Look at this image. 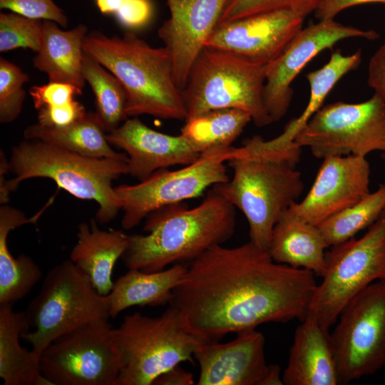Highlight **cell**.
Listing matches in <instances>:
<instances>
[{"instance_id":"6da1fadb","label":"cell","mask_w":385,"mask_h":385,"mask_svg":"<svg viewBox=\"0 0 385 385\" xmlns=\"http://www.w3.org/2000/svg\"><path fill=\"white\" fill-rule=\"evenodd\" d=\"M317 284L313 272L274 262L249 241L216 245L191 261L169 306L206 342L269 322H301Z\"/></svg>"},{"instance_id":"7a4b0ae2","label":"cell","mask_w":385,"mask_h":385,"mask_svg":"<svg viewBox=\"0 0 385 385\" xmlns=\"http://www.w3.org/2000/svg\"><path fill=\"white\" fill-rule=\"evenodd\" d=\"M235 207L212 188L197 206L181 202L151 212L145 217L146 235H129L121 257L125 265L145 272L192 261L207 250L222 245L233 235Z\"/></svg>"},{"instance_id":"3957f363","label":"cell","mask_w":385,"mask_h":385,"mask_svg":"<svg viewBox=\"0 0 385 385\" xmlns=\"http://www.w3.org/2000/svg\"><path fill=\"white\" fill-rule=\"evenodd\" d=\"M83 49L122 84L128 117L146 114L185 120L182 91L175 82L173 61L166 47H151L133 33L120 37L92 31L86 36Z\"/></svg>"},{"instance_id":"277c9868","label":"cell","mask_w":385,"mask_h":385,"mask_svg":"<svg viewBox=\"0 0 385 385\" xmlns=\"http://www.w3.org/2000/svg\"><path fill=\"white\" fill-rule=\"evenodd\" d=\"M128 161L82 155L40 140L21 141L14 146L9 171L14 178L1 175L0 202H9V194L26 179L46 178L74 197L95 200L96 220L111 222L121 210L112 182L128 173Z\"/></svg>"},{"instance_id":"5b68a950","label":"cell","mask_w":385,"mask_h":385,"mask_svg":"<svg viewBox=\"0 0 385 385\" xmlns=\"http://www.w3.org/2000/svg\"><path fill=\"white\" fill-rule=\"evenodd\" d=\"M113 337L120 360L117 385H153L181 362L195 364L194 352L206 342L190 332L178 311L169 306L160 316H125Z\"/></svg>"},{"instance_id":"8992f818","label":"cell","mask_w":385,"mask_h":385,"mask_svg":"<svg viewBox=\"0 0 385 385\" xmlns=\"http://www.w3.org/2000/svg\"><path fill=\"white\" fill-rule=\"evenodd\" d=\"M227 163L232 179L212 188L244 214L250 241L268 250L274 226L304 190L301 173L290 162L274 158L238 157Z\"/></svg>"},{"instance_id":"52a82bcc","label":"cell","mask_w":385,"mask_h":385,"mask_svg":"<svg viewBox=\"0 0 385 385\" xmlns=\"http://www.w3.org/2000/svg\"><path fill=\"white\" fill-rule=\"evenodd\" d=\"M267 66L203 48L182 91L185 120L212 110L235 108L249 113L258 127L273 123L264 101Z\"/></svg>"},{"instance_id":"ba28073f","label":"cell","mask_w":385,"mask_h":385,"mask_svg":"<svg viewBox=\"0 0 385 385\" xmlns=\"http://www.w3.org/2000/svg\"><path fill=\"white\" fill-rule=\"evenodd\" d=\"M110 297L100 294L90 279L71 260L53 267L26 314L30 324L21 338L40 357L59 336L83 324L110 317Z\"/></svg>"},{"instance_id":"9c48e42d","label":"cell","mask_w":385,"mask_h":385,"mask_svg":"<svg viewBox=\"0 0 385 385\" xmlns=\"http://www.w3.org/2000/svg\"><path fill=\"white\" fill-rule=\"evenodd\" d=\"M326 251V270L308 314L329 329L346 304L371 283L385 281V215L355 237Z\"/></svg>"},{"instance_id":"30bf717a","label":"cell","mask_w":385,"mask_h":385,"mask_svg":"<svg viewBox=\"0 0 385 385\" xmlns=\"http://www.w3.org/2000/svg\"><path fill=\"white\" fill-rule=\"evenodd\" d=\"M329 341L339 384L371 375L385 365V281L374 282L344 307Z\"/></svg>"},{"instance_id":"8fae6325","label":"cell","mask_w":385,"mask_h":385,"mask_svg":"<svg viewBox=\"0 0 385 385\" xmlns=\"http://www.w3.org/2000/svg\"><path fill=\"white\" fill-rule=\"evenodd\" d=\"M294 142L309 148L317 158L385 153V103L374 93L361 103L338 101L322 106Z\"/></svg>"},{"instance_id":"7c38bea8","label":"cell","mask_w":385,"mask_h":385,"mask_svg":"<svg viewBox=\"0 0 385 385\" xmlns=\"http://www.w3.org/2000/svg\"><path fill=\"white\" fill-rule=\"evenodd\" d=\"M108 319L83 324L41 352L40 370L52 385H117L120 360Z\"/></svg>"},{"instance_id":"4fadbf2b","label":"cell","mask_w":385,"mask_h":385,"mask_svg":"<svg viewBox=\"0 0 385 385\" xmlns=\"http://www.w3.org/2000/svg\"><path fill=\"white\" fill-rule=\"evenodd\" d=\"M232 148L204 152L180 169H160L138 184L115 187L123 211L122 227L130 230L154 210L199 197L209 187L228 181L225 163Z\"/></svg>"},{"instance_id":"5bb4252c","label":"cell","mask_w":385,"mask_h":385,"mask_svg":"<svg viewBox=\"0 0 385 385\" xmlns=\"http://www.w3.org/2000/svg\"><path fill=\"white\" fill-rule=\"evenodd\" d=\"M349 38L374 40L379 34L373 30L342 24L334 19L319 20L302 28L284 51L267 66L264 101L273 122L287 113L293 96L291 85L300 71L321 51Z\"/></svg>"},{"instance_id":"9a60e30c","label":"cell","mask_w":385,"mask_h":385,"mask_svg":"<svg viewBox=\"0 0 385 385\" xmlns=\"http://www.w3.org/2000/svg\"><path fill=\"white\" fill-rule=\"evenodd\" d=\"M304 19L283 9L253 14L217 26L204 48L268 65L303 28Z\"/></svg>"},{"instance_id":"2e32d148","label":"cell","mask_w":385,"mask_h":385,"mask_svg":"<svg viewBox=\"0 0 385 385\" xmlns=\"http://www.w3.org/2000/svg\"><path fill=\"white\" fill-rule=\"evenodd\" d=\"M370 173L369 163L364 157L326 158L308 193L289 208L302 220L318 226L370 192Z\"/></svg>"},{"instance_id":"e0dca14e","label":"cell","mask_w":385,"mask_h":385,"mask_svg":"<svg viewBox=\"0 0 385 385\" xmlns=\"http://www.w3.org/2000/svg\"><path fill=\"white\" fill-rule=\"evenodd\" d=\"M229 0H167L170 16L158 30L170 51L173 76L183 91L190 70L218 24Z\"/></svg>"},{"instance_id":"ac0fdd59","label":"cell","mask_w":385,"mask_h":385,"mask_svg":"<svg viewBox=\"0 0 385 385\" xmlns=\"http://www.w3.org/2000/svg\"><path fill=\"white\" fill-rule=\"evenodd\" d=\"M205 342L194 352L197 385H261L268 364L265 340L256 329L237 333L226 343Z\"/></svg>"},{"instance_id":"d6986e66","label":"cell","mask_w":385,"mask_h":385,"mask_svg":"<svg viewBox=\"0 0 385 385\" xmlns=\"http://www.w3.org/2000/svg\"><path fill=\"white\" fill-rule=\"evenodd\" d=\"M106 139L128 155V174L140 181L160 169L192 164L201 155L183 135L156 131L136 117L126 119L115 130L107 133Z\"/></svg>"},{"instance_id":"ffe728a7","label":"cell","mask_w":385,"mask_h":385,"mask_svg":"<svg viewBox=\"0 0 385 385\" xmlns=\"http://www.w3.org/2000/svg\"><path fill=\"white\" fill-rule=\"evenodd\" d=\"M282 381L285 385L339 384L329 330L311 314L295 329Z\"/></svg>"},{"instance_id":"44dd1931","label":"cell","mask_w":385,"mask_h":385,"mask_svg":"<svg viewBox=\"0 0 385 385\" xmlns=\"http://www.w3.org/2000/svg\"><path fill=\"white\" fill-rule=\"evenodd\" d=\"M328 247L319 227L302 220L289 207L274 226L268 252L277 263L322 277Z\"/></svg>"},{"instance_id":"7402d4cb","label":"cell","mask_w":385,"mask_h":385,"mask_svg":"<svg viewBox=\"0 0 385 385\" xmlns=\"http://www.w3.org/2000/svg\"><path fill=\"white\" fill-rule=\"evenodd\" d=\"M128 240L129 235L122 230H102L93 220L90 224L81 222L70 260L86 274L96 291L106 296L113 287L114 265L125 251Z\"/></svg>"},{"instance_id":"603a6c76","label":"cell","mask_w":385,"mask_h":385,"mask_svg":"<svg viewBox=\"0 0 385 385\" xmlns=\"http://www.w3.org/2000/svg\"><path fill=\"white\" fill-rule=\"evenodd\" d=\"M52 21L44 20L41 46L34 66L47 74L48 82L71 84L83 92V44L88 34L84 24L64 31Z\"/></svg>"},{"instance_id":"cb8c5ba5","label":"cell","mask_w":385,"mask_h":385,"mask_svg":"<svg viewBox=\"0 0 385 385\" xmlns=\"http://www.w3.org/2000/svg\"><path fill=\"white\" fill-rule=\"evenodd\" d=\"M30 329L25 312L0 305V378L4 385H52L41 372L39 357L20 338Z\"/></svg>"},{"instance_id":"d4e9b609","label":"cell","mask_w":385,"mask_h":385,"mask_svg":"<svg viewBox=\"0 0 385 385\" xmlns=\"http://www.w3.org/2000/svg\"><path fill=\"white\" fill-rule=\"evenodd\" d=\"M188 269L183 263L154 272L130 269L113 284L110 297V317H115L133 306L169 304L175 287Z\"/></svg>"},{"instance_id":"484cf974","label":"cell","mask_w":385,"mask_h":385,"mask_svg":"<svg viewBox=\"0 0 385 385\" xmlns=\"http://www.w3.org/2000/svg\"><path fill=\"white\" fill-rule=\"evenodd\" d=\"M42 212L27 218L6 204L0 207V305H13L23 299L41 278V270L31 257L20 255L15 258L11 254L7 239L12 230L35 222Z\"/></svg>"},{"instance_id":"4316f807","label":"cell","mask_w":385,"mask_h":385,"mask_svg":"<svg viewBox=\"0 0 385 385\" xmlns=\"http://www.w3.org/2000/svg\"><path fill=\"white\" fill-rule=\"evenodd\" d=\"M24 135L28 140H40L67 150L92 158L128 160V155L111 147L106 134L95 113L63 127L36 123L27 127Z\"/></svg>"},{"instance_id":"83f0119b","label":"cell","mask_w":385,"mask_h":385,"mask_svg":"<svg viewBox=\"0 0 385 385\" xmlns=\"http://www.w3.org/2000/svg\"><path fill=\"white\" fill-rule=\"evenodd\" d=\"M361 61L360 50L346 56L339 51H334L322 68L309 72L306 75L310 87L307 105L299 117L289 121L283 132L271 140L273 147L277 150H287L292 147L297 135L322 107L334 86L344 75L357 68Z\"/></svg>"},{"instance_id":"f1b7e54d","label":"cell","mask_w":385,"mask_h":385,"mask_svg":"<svg viewBox=\"0 0 385 385\" xmlns=\"http://www.w3.org/2000/svg\"><path fill=\"white\" fill-rule=\"evenodd\" d=\"M251 120L249 113L239 109H216L185 120L180 134L200 153L227 149Z\"/></svg>"},{"instance_id":"f546056e","label":"cell","mask_w":385,"mask_h":385,"mask_svg":"<svg viewBox=\"0 0 385 385\" xmlns=\"http://www.w3.org/2000/svg\"><path fill=\"white\" fill-rule=\"evenodd\" d=\"M82 73L94 96L96 118L104 131L111 133L128 118L124 88L113 74L84 51Z\"/></svg>"},{"instance_id":"4dcf8cb0","label":"cell","mask_w":385,"mask_h":385,"mask_svg":"<svg viewBox=\"0 0 385 385\" xmlns=\"http://www.w3.org/2000/svg\"><path fill=\"white\" fill-rule=\"evenodd\" d=\"M385 210V184L318 225L328 245L346 241L375 222Z\"/></svg>"},{"instance_id":"1f68e13d","label":"cell","mask_w":385,"mask_h":385,"mask_svg":"<svg viewBox=\"0 0 385 385\" xmlns=\"http://www.w3.org/2000/svg\"><path fill=\"white\" fill-rule=\"evenodd\" d=\"M29 94L37 111L38 123L51 127H63L83 118L86 111L83 104L75 101L82 92L76 86L64 83L48 82L33 86Z\"/></svg>"},{"instance_id":"d6a6232c","label":"cell","mask_w":385,"mask_h":385,"mask_svg":"<svg viewBox=\"0 0 385 385\" xmlns=\"http://www.w3.org/2000/svg\"><path fill=\"white\" fill-rule=\"evenodd\" d=\"M43 21L8 12L0 14V51L19 48L37 52L41 46Z\"/></svg>"},{"instance_id":"836d02e7","label":"cell","mask_w":385,"mask_h":385,"mask_svg":"<svg viewBox=\"0 0 385 385\" xmlns=\"http://www.w3.org/2000/svg\"><path fill=\"white\" fill-rule=\"evenodd\" d=\"M324 0H230L224 9L218 25L253 14L274 10H288L305 18Z\"/></svg>"},{"instance_id":"e575fe53","label":"cell","mask_w":385,"mask_h":385,"mask_svg":"<svg viewBox=\"0 0 385 385\" xmlns=\"http://www.w3.org/2000/svg\"><path fill=\"white\" fill-rule=\"evenodd\" d=\"M29 76L20 67L0 58V122L9 123L20 114L26 98L24 85Z\"/></svg>"},{"instance_id":"d590c367","label":"cell","mask_w":385,"mask_h":385,"mask_svg":"<svg viewBox=\"0 0 385 385\" xmlns=\"http://www.w3.org/2000/svg\"><path fill=\"white\" fill-rule=\"evenodd\" d=\"M0 9L29 18L52 21L62 27L68 24V17L53 0H0Z\"/></svg>"},{"instance_id":"8d00e7d4","label":"cell","mask_w":385,"mask_h":385,"mask_svg":"<svg viewBox=\"0 0 385 385\" xmlns=\"http://www.w3.org/2000/svg\"><path fill=\"white\" fill-rule=\"evenodd\" d=\"M152 11L149 0H125L114 16L123 26L136 29L149 21Z\"/></svg>"},{"instance_id":"74e56055","label":"cell","mask_w":385,"mask_h":385,"mask_svg":"<svg viewBox=\"0 0 385 385\" xmlns=\"http://www.w3.org/2000/svg\"><path fill=\"white\" fill-rule=\"evenodd\" d=\"M368 84L385 103V42L369 60Z\"/></svg>"},{"instance_id":"f35d334b","label":"cell","mask_w":385,"mask_h":385,"mask_svg":"<svg viewBox=\"0 0 385 385\" xmlns=\"http://www.w3.org/2000/svg\"><path fill=\"white\" fill-rule=\"evenodd\" d=\"M370 3L385 4V0H324L314 13L319 20L333 19L339 12L346 9Z\"/></svg>"},{"instance_id":"ab89813d","label":"cell","mask_w":385,"mask_h":385,"mask_svg":"<svg viewBox=\"0 0 385 385\" xmlns=\"http://www.w3.org/2000/svg\"><path fill=\"white\" fill-rule=\"evenodd\" d=\"M195 384L192 373L185 370L180 364L173 367L157 377L153 385H192Z\"/></svg>"},{"instance_id":"60d3db41","label":"cell","mask_w":385,"mask_h":385,"mask_svg":"<svg viewBox=\"0 0 385 385\" xmlns=\"http://www.w3.org/2000/svg\"><path fill=\"white\" fill-rule=\"evenodd\" d=\"M282 374H281V368L277 364H268L265 376L261 383V385H282Z\"/></svg>"},{"instance_id":"b9f144b4","label":"cell","mask_w":385,"mask_h":385,"mask_svg":"<svg viewBox=\"0 0 385 385\" xmlns=\"http://www.w3.org/2000/svg\"><path fill=\"white\" fill-rule=\"evenodd\" d=\"M125 0H95L98 10L105 14H113L120 9Z\"/></svg>"},{"instance_id":"7bdbcfd3","label":"cell","mask_w":385,"mask_h":385,"mask_svg":"<svg viewBox=\"0 0 385 385\" xmlns=\"http://www.w3.org/2000/svg\"><path fill=\"white\" fill-rule=\"evenodd\" d=\"M381 158L383 160H385V153H381ZM382 214H384V215H385V210L383 211Z\"/></svg>"},{"instance_id":"ee69618b","label":"cell","mask_w":385,"mask_h":385,"mask_svg":"<svg viewBox=\"0 0 385 385\" xmlns=\"http://www.w3.org/2000/svg\"><path fill=\"white\" fill-rule=\"evenodd\" d=\"M230 1V0H229V1ZM228 3H229V2H228ZM228 3H227V4H228Z\"/></svg>"}]
</instances>
